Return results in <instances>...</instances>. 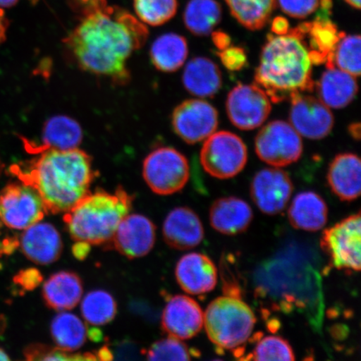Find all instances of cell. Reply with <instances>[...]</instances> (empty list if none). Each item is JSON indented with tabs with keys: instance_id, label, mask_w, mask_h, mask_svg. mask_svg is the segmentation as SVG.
Returning <instances> with one entry per match:
<instances>
[{
	"instance_id": "obj_10",
	"label": "cell",
	"mask_w": 361,
	"mask_h": 361,
	"mask_svg": "<svg viewBox=\"0 0 361 361\" xmlns=\"http://www.w3.org/2000/svg\"><path fill=\"white\" fill-rule=\"evenodd\" d=\"M360 214L358 213L324 230L320 245L335 268L360 271Z\"/></svg>"
},
{
	"instance_id": "obj_3",
	"label": "cell",
	"mask_w": 361,
	"mask_h": 361,
	"mask_svg": "<svg viewBox=\"0 0 361 361\" xmlns=\"http://www.w3.org/2000/svg\"><path fill=\"white\" fill-rule=\"evenodd\" d=\"M312 65L303 40L292 30L283 35H269L255 71V84L271 102L290 101L295 94L312 92Z\"/></svg>"
},
{
	"instance_id": "obj_45",
	"label": "cell",
	"mask_w": 361,
	"mask_h": 361,
	"mask_svg": "<svg viewBox=\"0 0 361 361\" xmlns=\"http://www.w3.org/2000/svg\"><path fill=\"white\" fill-rule=\"evenodd\" d=\"M90 245L83 242H75L72 251L76 259L82 260L85 259L90 252Z\"/></svg>"
},
{
	"instance_id": "obj_34",
	"label": "cell",
	"mask_w": 361,
	"mask_h": 361,
	"mask_svg": "<svg viewBox=\"0 0 361 361\" xmlns=\"http://www.w3.org/2000/svg\"><path fill=\"white\" fill-rule=\"evenodd\" d=\"M334 66L347 72L355 78L360 75V36L359 35H345L340 42L333 55Z\"/></svg>"
},
{
	"instance_id": "obj_11",
	"label": "cell",
	"mask_w": 361,
	"mask_h": 361,
	"mask_svg": "<svg viewBox=\"0 0 361 361\" xmlns=\"http://www.w3.org/2000/svg\"><path fill=\"white\" fill-rule=\"evenodd\" d=\"M226 110L233 126L250 130L264 123L272 106L267 94L256 84H238L228 94Z\"/></svg>"
},
{
	"instance_id": "obj_20",
	"label": "cell",
	"mask_w": 361,
	"mask_h": 361,
	"mask_svg": "<svg viewBox=\"0 0 361 361\" xmlns=\"http://www.w3.org/2000/svg\"><path fill=\"white\" fill-rule=\"evenodd\" d=\"M164 240L170 247L188 250L200 245L204 229L200 218L189 207H179L166 216L164 228Z\"/></svg>"
},
{
	"instance_id": "obj_29",
	"label": "cell",
	"mask_w": 361,
	"mask_h": 361,
	"mask_svg": "<svg viewBox=\"0 0 361 361\" xmlns=\"http://www.w3.org/2000/svg\"><path fill=\"white\" fill-rule=\"evenodd\" d=\"M51 333L58 348L69 352H74L82 347L89 336L88 329L82 320L65 311L54 318Z\"/></svg>"
},
{
	"instance_id": "obj_8",
	"label": "cell",
	"mask_w": 361,
	"mask_h": 361,
	"mask_svg": "<svg viewBox=\"0 0 361 361\" xmlns=\"http://www.w3.org/2000/svg\"><path fill=\"white\" fill-rule=\"evenodd\" d=\"M255 151L266 164L283 168L300 159L303 153V142L290 123L273 121L257 135Z\"/></svg>"
},
{
	"instance_id": "obj_33",
	"label": "cell",
	"mask_w": 361,
	"mask_h": 361,
	"mask_svg": "<svg viewBox=\"0 0 361 361\" xmlns=\"http://www.w3.org/2000/svg\"><path fill=\"white\" fill-rule=\"evenodd\" d=\"M135 12L140 21L159 26L173 19L178 11L177 0H134Z\"/></svg>"
},
{
	"instance_id": "obj_16",
	"label": "cell",
	"mask_w": 361,
	"mask_h": 361,
	"mask_svg": "<svg viewBox=\"0 0 361 361\" xmlns=\"http://www.w3.org/2000/svg\"><path fill=\"white\" fill-rule=\"evenodd\" d=\"M291 30L303 40L313 65L326 63L327 68L335 67L334 51L345 35L338 30L329 17L317 16L314 21L303 23Z\"/></svg>"
},
{
	"instance_id": "obj_21",
	"label": "cell",
	"mask_w": 361,
	"mask_h": 361,
	"mask_svg": "<svg viewBox=\"0 0 361 361\" xmlns=\"http://www.w3.org/2000/svg\"><path fill=\"white\" fill-rule=\"evenodd\" d=\"M210 224L224 235H237L250 227L254 214L245 201L235 197L219 198L210 209Z\"/></svg>"
},
{
	"instance_id": "obj_13",
	"label": "cell",
	"mask_w": 361,
	"mask_h": 361,
	"mask_svg": "<svg viewBox=\"0 0 361 361\" xmlns=\"http://www.w3.org/2000/svg\"><path fill=\"white\" fill-rule=\"evenodd\" d=\"M290 101V123L302 137L320 140L331 133L335 118L322 101L303 93L295 94Z\"/></svg>"
},
{
	"instance_id": "obj_31",
	"label": "cell",
	"mask_w": 361,
	"mask_h": 361,
	"mask_svg": "<svg viewBox=\"0 0 361 361\" xmlns=\"http://www.w3.org/2000/svg\"><path fill=\"white\" fill-rule=\"evenodd\" d=\"M230 11L245 28L263 29L276 6V0H225Z\"/></svg>"
},
{
	"instance_id": "obj_15",
	"label": "cell",
	"mask_w": 361,
	"mask_h": 361,
	"mask_svg": "<svg viewBox=\"0 0 361 361\" xmlns=\"http://www.w3.org/2000/svg\"><path fill=\"white\" fill-rule=\"evenodd\" d=\"M156 241V226L147 216L128 214L117 227L109 243L126 258H142L151 252Z\"/></svg>"
},
{
	"instance_id": "obj_52",
	"label": "cell",
	"mask_w": 361,
	"mask_h": 361,
	"mask_svg": "<svg viewBox=\"0 0 361 361\" xmlns=\"http://www.w3.org/2000/svg\"><path fill=\"white\" fill-rule=\"evenodd\" d=\"M11 358L8 357L6 352L3 349L0 348V360H10Z\"/></svg>"
},
{
	"instance_id": "obj_18",
	"label": "cell",
	"mask_w": 361,
	"mask_h": 361,
	"mask_svg": "<svg viewBox=\"0 0 361 361\" xmlns=\"http://www.w3.org/2000/svg\"><path fill=\"white\" fill-rule=\"evenodd\" d=\"M176 279L182 290L189 295H198L210 292L218 283V270L209 257L192 252L178 261Z\"/></svg>"
},
{
	"instance_id": "obj_28",
	"label": "cell",
	"mask_w": 361,
	"mask_h": 361,
	"mask_svg": "<svg viewBox=\"0 0 361 361\" xmlns=\"http://www.w3.org/2000/svg\"><path fill=\"white\" fill-rule=\"evenodd\" d=\"M188 47L186 39L175 33L164 34L158 37L151 48L153 65L162 72L177 71L186 61Z\"/></svg>"
},
{
	"instance_id": "obj_32",
	"label": "cell",
	"mask_w": 361,
	"mask_h": 361,
	"mask_svg": "<svg viewBox=\"0 0 361 361\" xmlns=\"http://www.w3.org/2000/svg\"><path fill=\"white\" fill-rule=\"evenodd\" d=\"M80 310L85 322L92 326H104L116 317L117 305L110 293L94 290L84 297Z\"/></svg>"
},
{
	"instance_id": "obj_5",
	"label": "cell",
	"mask_w": 361,
	"mask_h": 361,
	"mask_svg": "<svg viewBox=\"0 0 361 361\" xmlns=\"http://www.w3.org/2000/svg\"><path fill=\"white\" fill-rule=\"evenodd\" d=\"M256 324L254 312L237 297L223 296L207 306L203 326L219 348L233 350L245 344Z\"/></svg>"
},
{
	"instance_id": "obj_39",
	"label": "cell",
	"mask_w": 361,
	"mask_h": 361,
	"mask_svg": "<svg viewBox=\"0 0 361 361\" xmlns=\"http://www.w3.org/2000/svg\"><path fill=\"white\" fill-rule=\"evenodd\" d=\"M221 62L231 71L243 69L247 64V56L245 49L239 47H228L224 51L216 52Z\"/></svg>"
},
{
	"instance_id": "obj_7",
	"label": "cell",
	"mask_w": 361,
	"mask_h": 361,
	"mask_svg": "<svg viewBox=\"0 0 361 361\" xmlns=\"http://www.w3.org/2000/svg\"><path fill=\"white\" fill-rule=\"evenodd\" d=\"M200 161L203 169L212 177L231 178L245 168L247 147L241 137L231 132L214 133L203 144Z\"/></svg>"
},
{
	"instance_id": "obj_19",
	"label": "cell",
	"mask_w": 361,
	"mask_h": 361,
	"mask_svg": "<svg viewBox=\"0 0 361 361\" xmlns=\"http://www.w3.org/2000/svg\"><path fill=\"white\" fill-rule=\"evenodd\" d=\"M20 247L23 254L33 263L47 265L60 258L63 242L55 226L39 222L25 229L20 237Z\"/></svg>"
},
{
	"instance_id": "obj_50",
	"label": "cell",
	"mask_w": 361,
	"mask_h": 361,
	"mask_svg": "<svg viewBox=\"0 0 361 361\" xmlns=\"http://www.w3.org/2000/svg\"><path fill=\"white\" fill-rule=\"evenodd\" d=\"M345 1L348 3L350 6L357 8V10L360 8V0H345Z\"/></svg>"
},
{
	"instance_id": "obj_9",
	"label": "cell",
	"mask_w": 361,
	"mask_h": 361,
	"mask_svg": "<svg viewBox=\"0 0 361 361\" xmlns=\"http://www.w3.org/2000/svg\"><path fill=\"white\" fill-rule=\"evenodd\" d=\"M48 214L37 192L24 183H11L0 192V220L6 227L25 230Z\"/></svg>"
},
{
	"instance_id": "obj_1",
	"label": "cell",
	"mask_w": 361,
	"mask_h": 361,
	"mask_svg": "<svg viewBox=\"0 0 361 361\" xmlns=\"http://www.w3.org/2000/svg\"><path fill=\"white\" fill-rule=\"evenodd\" d=\"M81 17L65 39L75 61L90 73L126 83L128 61L148 37L145 24L123 8L107 4Z\"/></svg>"
},
{
	"instance_id": "obj_4",
	"label": "cell",
	"mask_w": 361,
	"mask_h": 361,
	"mask_svg": "<svg viewBox=\"0 0 361 361\" xmlns=\"http://www.w3.org/2000/svg\"><path fill=\"white\" fill-rule=\"evenodd\" d=\"M133 197L123 188L115 193H89L65 213L68 232L75 242L107 245L121 221L132 210Z\"/></svg>"
},
{
	"instance_id": "obj_26",
	"label": "cell",
	"mask_w": 361,
	"mask_h": 361,
	"mask_svg": "<svg viewBox=\"0 0 361 361\" xmlns=\"http://www.w3.org/2000/svg\"><path fill=\"white\" fill-rule=\"evenodd\" d=\"M288 218L293 228L309 232L319 231L327 223L328 207L319 194L300 192L293 198Z\"/></svg>"
},
{
	"instance_id": "obj_43",
	"label": "cell",
	"mask_w": 361,
	"mask_h": 361,
	"mask_svg": "<svg viewBox=\"0 0 361 361\" xmlns=\"http://www.w3.org/2000/svg\"><path fill=\"white\" fill-rule=\"evenodd\" d=\"M116 354L118 355L117 359H135L133 355L137 354L134 344H130V342L121 343L116 347Z\"/></svg>"
},
{
	"instance_id": "obj_35",
	"label": "cell",
	"mask_w": 361,
	"mask_h": 361,
	"mask_svg": "<svg viewBox=\"0 0 361 361\" xmlns=\"http://www.w3.org/2000/svg\"><path fill=\"white\" fill-rule=\"evenodd\" d=\"M142 354L148 360H190L198 356L179 338L171 336L157 341Z\"/></svg>"
},
{
	"instance_id": "obj_44",
	"label": "cell",
	"mask_w": 361,
	"mask_h": 361,
	"mask_svg": "<svg viewBox=\"0 0 361 361\" xmlns=\"http://www.w3.org/2000/svg\"><path fill=\"white\" fill-rule=\"evenodd\" d=\"M271 30L275 35H286L290 29L286 18L278 16L273 20Z\"/></svg>"
},
{
	"instance_id": "obj_47",
	"label": "cell",
	"mask_w": 361,
	"mask_h": 361,
	"mask_svg": "<svg viewBox=\"0 0 361 361\" xmlns=\"http://www.w3.org/2000/svg\"><path fill=\"white\" fill-rule=\"evenodd\" d=\"M8 28V21L4 18V13L0 8V44L4 42L6 38V31Z\"/></svg>"
},
{
	"instance_id": "obj_46",
	"label": "cell",
	"mask_w": 361,
	"mask_h": 361,
	"mask_svg": "<svg viewBox=\"0 0 361 361\" xmlns=\"http://www.w3.org/2000/svg\"><path fill=\"white\" fill-rule=\"evenodd\" d=\"M94 354H96L97 360H111L114 359V356H113L112 354V350L108 345H104L100 350L94 352Z\"/></svg>"
},
{
	"instance_id": "obj_41",
	"label": "cell",
	"mask_w": 361,
	"mask_h": 361,
	"mask_svg": "<svg viewBox=\"0 0 361 361\" xmlns=\"http://www.w3.org/2000/svg\"><path fill=\"white\" fill-rule=\"evenodd\" d=\"M69 2L74 10L80 13L81 16L107 4L106 0H69Z\"/></svg>"
},
{
	"instance_id": "obj_53",
	"label": "cell",
	"mask_w": 361,
	"mask_h": 361,
	"mask_svg": "<svg viewBox=\"0 0 361 361\" xmlns=\"http://www.w3.org/2000/svg\"><path fill=\"white\" fill-rule=\"evenodd\" d=\"M8 250V248H11V247H8L7 245H4L2 247H0V252H1L4 250Z\"/></svg>"
},
{
	"instance_id": "obj_17",
	"label": "cell",
	"mask_w": 361,
	"mask_h": 361,
	"mask_svg": "<svg viewBox=\"0 0 361 361\" xmlns=\"http://www.w3.org/2000/svg\"><path fill=\"white\" fill-rule=\"evenodd\" d=\"M204 313L200 305L187 295H176L166 303L161 328L169 336L188 340L202 331Z\"/></svg>"
},
{
	"instance_id": "obj_6",
	"label": "cell",
	"mask_w": 361,
	"mask_h": 361,
	"mask_svg": "<svg viewBox=\"0 0 361 361\" xmlns=\"http://www.w3.org/2000/svg\"><path fill=\"white\" fill-rule=\"evenodd\" d=\"M143 178L158 195H171L182 190L188 182L190 168L182 153L174 148L155 149L143 162Z\"/></svg>"
},
{
	"instance_id": "obj_40",
	"label": "cell",
	"mask_w": 361,
	"mask_h": 361,
	"mask_svg": "<svg viewBox=\"0 0 361 361\" xmlns=\"http://www.w3.org/2000/svg\"><path fill=\"white\" fill-rule=\"evenodd\" d=\"M43 281L42 273L38 269H29L21 271L16 275L15 282L27 290H32Z\"/></svg>"
},
{
	"instance_id": "obj_27",
	"label": "cell",
	"mask_w": 361,
	"mask_h": 361,
	"mask_svg": "<svg viewBox=\"0 0 361 361\" xmlns=\"http://www.w3.org/2000/svg\"><path fill=\"white\" fill-rule=\"evenodd\" d=\"M183 82L189 93L197 97H213L222 87V73L210 59H192L185 67Z\"/></svg>"
},
{
	"instance_id": "obj_12",
	"label": "cell",
	"mask_w": 361,
	"mask_h": 361,
	"mask_svg": "<svg viewBox=\"0 0 361 361\" xmlns=\"http://www.w3.org/2000/svg\"><path fill=\"white\" fill-rule=\"evenodd\" d=\"M171 124L175 133L185 142L196 144L215 133L219 126V112L210 103L192 99L175 108Z\"/></svg>"
},
{
	"instance_id": "obj_2",
	"label": "cell",
	"mask_w": 361,
	"mask_h": 361,
	"mask_svg": "<svg viewBox=\"0 0 361 361\" xmlns=\"http://www.w3.org/2000/svg\"><path fill=\"white\" fill-rule=\"evenodd\" d=\"M35 155L28 162L12 166L11 171L37 192L48 214H65L90 193L96 173L87 152L45 149Z\"/></svg>"
},
{
	"instance_id": "obj_38",
	"label": "cell",
	"mask_w": 361,
	"mask_h": 361,
	"mask_svg": "<svg viewBox=\"0 0 361 361\" xmlns=\"http://www.w3.org/2000/svg\"><path fill=\"white\" fill-rule=\"evenodd\" d=\"M286 15L297 19H305L319 10L322 0H278Z\"/></svg>"
},
{
	"instance_id": "obj_30",
	"label": "cell",
	"mask_w": 361,
	"mask_h": 361,
	"mask_svg": "<svg viewBox=\"0 0 361 361\" xmlns=\"http://www.w3.org/2000/svg\"><path fill=\"white\" fill-rule=\"evenodd\" d=\"M222 17V8L216 0H190L185 8L183 20L193 35L206 36L213 32Z\"/></svg>"
},
{
	"instance_id": "obj_48",
	"label": "cell",
	"mask_w": 361,
	"mask_h": 361,
	"mask_svg": "<svg viewBox=\"0 0 361 361\" xmlns=\"http://www.w3.org/2000/svg\"><path fill=\"white\" fill-rule=\"evenodd\" d=\"M348 132L355 141L360 139V124L359 123H352L349 126Z\"/></svg>"
},
{
	"instance_id": "obj_36",
	"label": "cell",
	"mask_w": 361,
	"mask_h": 361,
	"mask_svg": "<svg viewBox=\"0 0 361 361\" xmlns=\"http://www.w3.org/2000/svg\"><path fill=\"white\" fill-rule=\"evenodd\" d=\"M259 361H292L295 360L292 347L282 337L268 336L259 341L252 354Z\"/></svg>"
},
{
	"instance_id": "obj_24",
	"label": "cell",
	"mask_w": 361,
	"mask_h": 361,
	"mask_svg": "<svg viewBox=\"0 0 361 361\" xmlns=\"http://www.w3.org/2000/svg\"><path fill=\"white\" fill-rule=\"evenodd\" d=\"M319 100L329 108L341 109L353 102L358 92L355 76L336 67L327 68L317 84Z\"/></svg>"
},
{
	"instance_id": "obj_51",
	"label": "cell",
	"mask_w": 361,
	"mask_h": 361,
	"mask_svg": "<svg viewBox=\"0 0 361 361\" xmlns=\"http://www.w3.org/2000/svg\"><path fill=\"white\" fill-rule=\"evenodd\" d=\"M6 327V320L3 315H0V336L4 332Z\"/></svg>"
},
{
	"instance_id": "obj_25",
	"label": "cell",
	"mask_w": 361,
	"mask_h": 361,
	"mask_svg": "<svg viewBox=\"0 0 361 361\" xmlns=\"http://www.w3.org/2000/svg\"><path fill=\"white\" fill-rule=\"evenodd\" d=\"M82 137V129L78 121L69 116H56L49 119L44 126L42 143L33 145L26 142V147L34 154L45 149L70 150L78 148Z\"/></svg>"
},
{
	"instance_id": "obj_42",
	"label": "cell",
	"mask_w": 361,
	"mask_h": 361,
	"mask_svg": "<svg viewBox=\"0 0 361 361\" xmlns=\"http://www.w3.org/2000/svg\"><path fill=\"white\" fill-rule=\"evenodd\" d=\"M212 39H213L215 47L219 49V51H224V49L231 45V38H230V36L221 30L213 32L212 34Z\"/></svg>"
},
{
	"instance_id": "obj_14",
	"label": "cell",
	"mask_w": 361,
	"mask_h": 361,
	"mask_svg": "<svg viewBox=\"0 0 361 361\" xmlns=\"http://www.w3.org/2000/svg\"><path fill=\"white\" fill-rule=\"evenodd\" d=\"M293 190L290 176L278 168L259 171L250 187L252 201L262 213L267 215H277L286 209Z\"/></svg>"
},
{
	"instance_id": "obj_37",
	"label": "cell",
	"mask_w": 361,
	"mask_h": 361,
	"mask_svg": "<svg viewBox=\"0 0 361 361\" xmlns=\"http://www.w3.org/2000/svg\"><path fill=\"white\" fill-rule=\"evenodd\" d=\"M24 355L27 360H97L94 352L74 353L43 344L27 346Z\"/></svg>"
},
{
	"instance_id": "obj_22",
	"label": "cell",
	"mask_w": 361,
	"mask_h": 361,
	"mask_svg": "<svg viewBox=\"0 0 361 361\" xmlns=\"http://www.w3.org/2000/svg\"><path fill=\"white\" fill-rule=\"evenodd\" d=\"M329 186L341 201L355 200L360 195L361 164L354 153H341L329 164Z\"/></svg>"
},
{
	"instance_id": "obj_49",
	"label": "cell",
	"mask_w": 361,
	"mask_h": 361,
	"mask_svg": "<svg viewBox=\"0 0 361 361\" xmlns=\"http://www.w3.org/2000/svg\"><path fill=\"white\" fill-rule=\"evenodd\" d=\"M19 0H0V8L15 6Z\"/></svg>"
},
{
	"instance_id": "obj_23",
	"label": "cell",
	"mask_w": 361,
	"mask_h": 361,
	"mask_svg": "<svg viewBox=\"0 0 361 361\" xmlns=\"http://www.w3.org/2000/svg\"><path fill=\"white\" fill-rule=\"evenodd\" d=\"M42 293L49 308L61 312L71 310L79 304L82 298V281L74 272L61 271L44 282Z\"/></svg>"
}]
</instances>
